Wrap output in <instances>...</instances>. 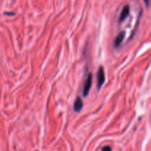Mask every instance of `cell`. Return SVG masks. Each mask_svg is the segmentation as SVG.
<instances>
[{
  "instance_id": "obj_1",
  "label": "cell",
  "mask_w": 151,
  "mask_h": 151,
  "mask_svg": "<svg viewBox=\"0 0 151 151\" xmlns=\"http://www.w3.org/2000/svg\"><path fill=\"white\" fill-rule=\"evenodd\" d=\"M105 80H106V76H105L104 69L102 66H100L97 72V88L98 89H100L102 86L104 84Z\"/></svg>"
},
{
  "instance_id": "obj_2",
  "label": "cell",
  "mask_w": 151,
  "mask_h": 151,
  "mask_svg": "<svg viewBox=\"0 0 151 151\" xmlns=\"http://www.w3.org/2000/svg\"><path fill=\"white\" fill-rule=\"evenodd\" d=\"M91 84H92V75L91 74L88 75L86 78V81L85 84H84L83 86V94L84 97H87L89 92L90 89H91Z\"/></svg>"
},
{
  "instance_id": "obj_5",
  "label": "cell",
  "mask_w": 151,
  "mask_h": 151,
  "mask_svg": "<svg viewBox=\"0 0 151 151\" xmlns=\"http://www.w3.org/2000/svg\"><path fill=\"white\" fill-rule=\"evenodd\" d=\"M125 32H121L120 33L116 36V38H115V41H114L115 47H119V46H120V44H122L124 38H125Z\"/></svg>"
},
{
  "instance_id": "obj_4",
  "label": "cell",
  "mask_w": 151,
  "mask_h": 151,
  "mask_svg": "<svg viewBox=\"0 0 151 151\" xmlns=\"http://www.w3.org/2000/svg\"><path fill=\"white\" fill-rule=\"evenodd\" d=\"M83 107V100L81 97H78L76 99L74 103V111L75 112H80L82 110Z\"/></svg>"
},
{
  "instance_id": "obj_7",
  "label": "cell",
  "mask_w": 151,
  "mask_h": 151,
  "mask_svg": "<svg viewBox=\"0 0 151 151\" xmlns=\"http://www.w3.org/2000/svg\"><path fill=\"white\" fill-rule=\"evenodd\" d=\"M146 6L147 7H149V5H150V0H144Z\"/></svg>"
},
{
  "instance_id": "obj_6",
  "label": "cell",
  "mask_w": 151,
  "mask_h": 151,
  "mask_svg": "<svg viewBox=\"0 0 151 151\" xmlns=\"http://www.w3.org/2000/svg\"><path fill=\"white\" fill-rule=\"evenodd\" d=\"M102 151H111V148L109 146H106V147H103Z\"/></svg>"
},
{
  "instance_id": "obj_3",
  "label": "cell",
  "mask_w": 151,
  "mask_h": 151,
  "mask_svg": "<svg viewBox=\"0 0 151 151\" xmlns=\"http://www.w3.org/2000/svg\"><path fill=\"white\" fill-rule=\"evenodd\" d=\"M129 13H130L129 5H125V7H123V9H122V12H121L120 13V16H119V22H123V21H125V19H127V17L128 16V15H129Z\"/></svg>"
}]
</instances>
